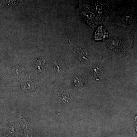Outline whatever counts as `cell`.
<instances>
[{
    "instance_id": "obj_1",
    "label": "cell",
    "mask_w": 137,
    "mask_h": 137,
    "mask_svg": "<svg viewBox=\"0 0 137 137\" xmlns=\"http://www.w3.org/2000/svg\"><path fill=\"white\" fill-rule=\"evenodd\" d=\"M79 56L80 58L82 61H85L87 60L89 57V55L87 52L83 50H81L79 51H78Z\"/></svg>"
}]
</instances>
